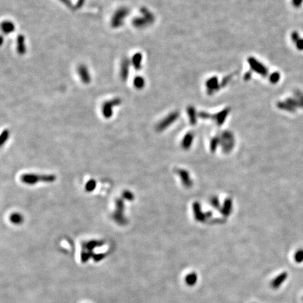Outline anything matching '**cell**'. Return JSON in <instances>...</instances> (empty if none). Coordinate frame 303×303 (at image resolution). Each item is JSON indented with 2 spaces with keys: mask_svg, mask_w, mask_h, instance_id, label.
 Segmentation results:
<instances>
[{
  "mask_svg": "<svg viewBox=\"0 0 303 303\" xmlns=\"http://www.w3.org/2000/svg\"><path fill=\"white\" fill-rule=\"evenodd\" d=\"M21 181L25 184L32 185L38 182H52L55 181L56 176L53 175H35V174H26L21 176Z\"/></svg>",
  "mask_w": 303,
  "mask_h": 303,
  "instance_id": "cell-1",
  "label": "cell"
},
{
  "mask_svg": "<svg viewBox=\"0 0 303 303\" xmlns=\"http://www.w3.org/2000/svg\"><path fill=\"white\" fill-rule=\"evenodd\" d=\"M131 62L129 59L128 58H123L121 64V68H120V76L123 81H127L128 74H129V69H130V65Z\"/></svg>",
  "mask_w": 303,
  "mask_h": 303,
  "instance_id": "cell-4",
  "label": "cell"
},
{
  "mask_svg": "<svg viewBox=\"0 0 303 303\" xmlns=\"http://www.w3.org/2000/svg\"><path fill=\"white\" fill-rule=\"evenodd\" d=\"M142 54L140 53H136L134 54L131 59V63H132L133 67L136 70H138L141 68V62H142Z\"/></svg>",
  "mask_w": 303,
  "mask_h": 303,
  "instance_id": "cell-8",
  "label": "cell"
},
{
  "mask_svg": "<svg viewBox=\"0 0 303 303\" xmlns=\"http://www.w3.org/2000/svg\"><path fill=\"white\" fill-rule=\"evenodd\" d=\"M122 103V100L119 98H114L110 101L105 102L102 105V112L105 118H110L113 114V107Z\"/></svg>",
  "mask_w": 303,
  "mask_h": 303,
  "instance_id": "cell-3",
  "label": "cell"
},
{
  "mask_svg": "<svg viewBox=\"0 0 303 303\" xmlns=\"http://www.w3.org/2000/svg\"><path fill=\"white\" fill-rule=\"evenodd\" d=\"M302 300H303V298H302Z\"/></svg>",
  "mask_w": 303,
  "mask_h": 303,
  "instance_id": "cell-20",
  "label": "cell"
},
{
  "mask_svg": "<svg viewBox=\"0 0 303 303\" xmlns=\"http://www.w3.org/2000/svg\"><path fill=\"white\" fill-rule=\"evenodd\" d=\"M59 1L62 2L63 4H65L67 7L70 8H73V5L70 0H59Z\"/></svg>",
  "mask_w": 303,
  "mask_h": 303,
  "instance_id": "cell-17",
  "label": "cell"
},
{
  "mask_svg": "<svg viewBox=\"0 0 303 303\" xmlns=\"http://www.w3.org/2000/svg\"><path fill=\"white\" fill-rule=\"evenodd\" d=\"M296 261L298 262H301L303 261V251H301L297 253L296 256Z\"/></svg>",
  "mask_w": 303,
  "mask_h": 303,
  "instance_id": "cell-15",
  "label": "cell"
},
{
  "mask_svg": "<svg viewBox=\"0 0 303 303\" xmlns=\"http://www.w3.org/2000/svg\"><path fill=\"white\" fill-rule=\"evenodd\" d=\"M287 276H288V275H287L286 273H283L281 274H280V275L276 279L275 281H274L273 286L274 288L279 287V286L281 285L282 283L285 281L286 279L287 278Z\"/></svg>",
  "mask_w": 303,
  "mask_h": 303,
  "instance_id": "cell-11",
  "label": "cell"
},
{
  "mask_svg": "<svg viewBox=\"0 0 303 303\" xmlns=\"http://www.w3.org/2000/svg\"><path fill=\"white\" fill-rule=\"evenodd\" d=\"M8 136V131L7 130H5L4 132L2 133V136H1V145H3V143L7 141Z\"/></svg>",
  "mask_w": 303,
  "mask_h": 303,
  "instance_id": "cell-14",
  "label": "cell"
},
{
  "mask_svg": "<svg viewBox=\"0 0 303 303\" xmlns=\"http://www.w3.org/2000/svg\"><path fill=\"white\" fill-rule=\"evenodd\" d=\"M133 85L138 89H141L145 86V80L141 76H137L133 79Z\"/></svg>",
  "mask_w": 303,
  "mask_h": 303,
  "instance_id": "cell-10",
  "label": "cell"
},
{
  "mask_svg": "<svg viewBox=\"0 0 303 303\" xmlns=\"http://www.w3.org/2000/svg\"><path fill=\"white\" fill-rule=\"evenodd\" d=\"M17 51L20 55H24L26 53V47H25V37L22 35H19L16 39Z\"/></svg>",
  "mask_w": 303,
  "mask_h": 303,
  "instance_id": "cell-6",
  "label": "cell"
},
{
  "mask_svg": "<svg viewBox=\"0 0 303 303\" xmlns=\"http://www.w3.org/2000/svg\"><path fill=\"white\" fill-rule=\"evenodd\" d=\"M11 220L14 223H19L20 222L22 221V218L19 214H14L12 217H11Z\"/></svg>",
  "mask_w": 303,
  "mask_h": 303,
  "instance_id": "cell-13",
  "label": "cell"
},
{
  "mask_svg": "<svg viewBox=\"0 0 303 303\" xmlns=\"http://www.w3.org/2000/svg\"><path fill=\"white\" fill-rule=\"evenodd\" d=\"M141 12L142 13V15H143L144 18L147 20L149 23H150L151 22H152L154 17L152 16V14L150 11L147 9V8H142L141 9Z\"/></svg>",
  "mask_w": 303,
  "mask_h": 303,
  "instance_id": "cell-12",
  "label": "cell"
},
{
  "mask_svg": "<svg viewBox=\"0 0 303 303\" xmlns=\"http://www.w3.org/2000/svg\"><path fill=\"white\" fill-rule=\"evenodd\" d=\"M84 2H85V0H78L76 4L75 7L77 8H80L81 7H82L83 5L84 4Z\"/></svg>",
  "mask_w": 303,
  "mask_h": 303,
  "instance_id": "cell-18",
  "label": "cell"
},
{
  "mask_svg": "<svg viewBox=\"0 0 303 303\" xmlns=\"http://www.w3.org/2000/svg\"><path fill=\"white\" fill-rule=\"evenodd\" d=\"M1 27H2V32L4 34H6V35H8V34L13 32V31L15 30V25H14L12 22H11L9 21H3Z\"/></svg>",
  "mask_w": 303,
  "mask_h": 303,
  "instance_id": "cell-7",
  "label": "cell"
},
{
  "mask_svg": "<svg viewBox=\"0 0 303 303\" xmlns=\"http://www.w3.org/2000/svg\"><path fill=\"white\" fill-rule=\"evenodd\" d=\"M147 23H149L148 21L145 18H141V17H136L134 18L132 21V24L136 28H142L146 26Z\"/></svg>",
  "mask_w": 303,
  "mask_h": 303,
  "instance_id": "cell-9",
  "label": "cell"
},
{
  "mask_svg": "<svg viewBox=\"0 0 303 303\" xmlns=\"http://www.w3.org/2000/svg\"><path fill=\"white\" fill-rule=\"evenodd\" d=\"M129 13V10L127 7H122L117 9L112 17L111 25L114 28L121 27L124 24V20Z\"/></svg>",
  "mask_w": 303,
  "mask_h": 303,
  "instance_id": "cell-2",
  "label": "cell"
},
{
  "mask_svg": "<svg viewBox=\"0 0 303 303\" xmlns=\"http://www.w3.org/2000/svg\"><path fill=\"white\" fill-rule=\"evenodd\" d=\"M303 2V0H293V3L295 7H301V5L302 4V3Z\"/></svg>",
  "mask_w": 303,
  "mask_h": 303,
  "instance_id": "cell-19",
  "label": "cell"
},
{
  "mask_svg": "<svg viewBox=\"0 0 303 303\" xmlns=\"http://www.w3.org/2000/svg\"><path fill=\"white\" fill-rule=\"evenodd\" d=\"M296 44V47L299 50H303V39L299 38L295 42Z\"/></svg>",
  "mask_w": 303,
  "mask_h": 303,
  "instance_id": "cell-16",
  "label": "cell"
},
{
  "mask_svg": "<svg viewBox=\"0 0 303 303\" xmlns=\"http://www.w3.org/2000/svg\"><path fill=\"white\" fill-rule=\"evenodd\" d=\"M79 75L80 77L82 82L86 84H89L91 82V75L88 72L87 67L84 65H80L77 69Z\"/></svg>",
  "mask_w": 303,
  "mask_h": 303,
  "instance_id": "cell-5",
  "label": "cell"
}]
</instances>
